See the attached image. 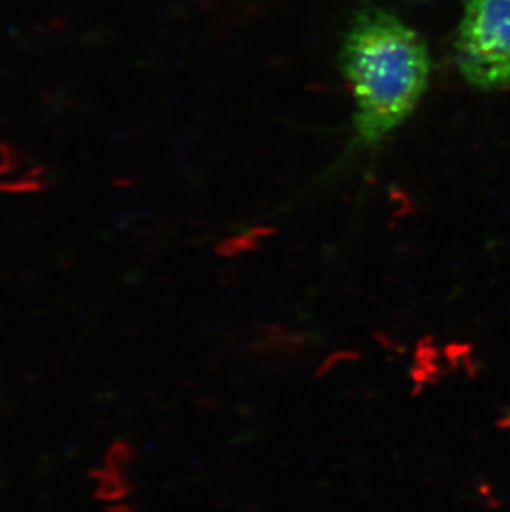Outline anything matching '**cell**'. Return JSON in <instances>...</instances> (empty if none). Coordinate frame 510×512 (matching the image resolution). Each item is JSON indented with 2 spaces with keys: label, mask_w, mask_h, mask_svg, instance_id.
Wrapping results in <instances>:
<instances>
[{
  "label": "cell",
  "mask_w": 510,
  "mask_h": 512,
  "mask_svg": "<svg viewBox=\"0 0 510 512\" xmlns=\"http://www.w3.org/2000/svg\"><path fill=\"white\" fill-rule=\"evenodd\" d=\"M461 77L472 88L510 87V0H466L454 42Z\"/></svg>",
  "instance_id": "obj_2"
},
{
  "label": "cell",
  "mask_w": 510,
  "mask_h": 512,
  "mask_svg": "<svg viewBox=\"0 0 510 512\" xmlns=\"http://www.w3.org/2000/svg\"><path fill=\"white\" fill-rule=\"evenodd\" d=\"M338 62L352 92L353 128L363 148H375L400 130L428 92V45L385 7L365 5L352 15Z\"/></svg>",
  "instance_id": "obj_1"
}]
</instances>
